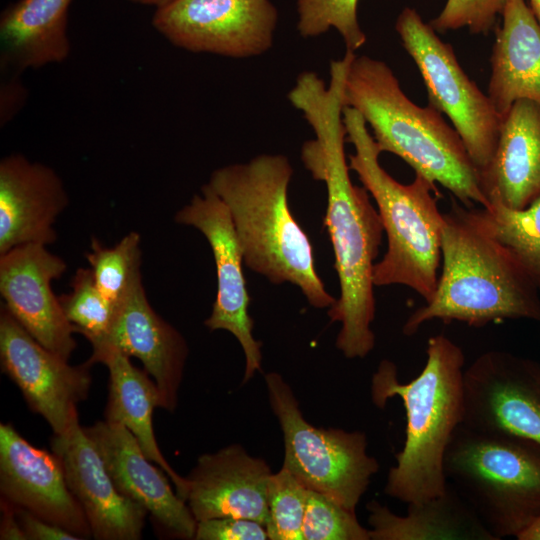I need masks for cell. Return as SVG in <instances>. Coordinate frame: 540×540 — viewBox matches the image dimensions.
Listing matches in <instances>:
<instances>
[{
    "label": "cell",
    "instance_id": "6da1fadb",
    "mask_svg": "<svg viewBox=\"0 0 540 540\" xmlns=\"http://www.w3.org/2000/svg\"><path fill=\"white\" fill-rule=\"evenodd\" d=\"M346 66L330 65L328 86L314 72H302L288 93L314 131L301 149L305 168L327 191L324 226L334 253L340 294L328 309L331 322L341 324L336 347L346 358H364L375 346L373 268L384 232L378 210L364 187L355 185L345 154L343 119Z\"/></svg>",
    "mask_w": 540,
    "mask_h": 540
},
{
    "label": "cell",
    "instance_id": "7a4b0ae2",
    "mask_svg": "<svg viewBox=\"0 0 540 540\" xmlns=\"http://www.w3.org/2000/svg\"><path fill=\"white\" fill-rule=\"evenodd\" d=\"M426 363L413 380L402 383L396 365L382 360L371 379L372 402L380 409L399 397L406 412V438L395 455L384 492L404 503L442 495L447 447L464 417L463 350L443 334L427 341Z\"/></svg>",
    "mask_w": 540,
    "mask_h": 540
},
{
    "label": "cell",
    "instance_id": "3957f363",
    "mask_svg": "<svg viewBox=\"0 0 540 540\" xmlns=\"http://www.w3.org/2000/svg\"><path fill=\"white\" fill-rule=\"evenodd\" d=\"M292 175L286 156L261 154L216 169L207 184L230 213L244 264L273 284L297 286L311 306L329 309L337 298L318 275L310 239L289 207Z\"/></svg>",
    "mask_w": 540,
    "mask_h": 540
},
{
    "label": "cell",
    "instance_id": "277c9868",
    "mask_svg": "<svg viewBox=\"0 0 540 540\" xmlns=\"http://www.w3.org/2000/svg\"><path fill=\"white\" fill-rule=\"evenodd\" d=\"M441 263L432 297L403 325L406 336L433 320L483 327L504 320L540 322L539 288L515 257L452 200L444 213Z\"/></svg>",
    "mask_w": 540,
    "mask_h": 540
},
{
    "label": "cell",
    "instance_id": "5b68a950",
    "mask_svg": "<svg viewBox=\"0 0 540 540\" xmlns=\"http://www.w3.org/2000/svg\"><path fill=\"white\" fill-rule=\"evenodd\" d=\"M343 101L370 126L381 153L400 157L415 174L439 183L466 207L489 206L457 131L432 105L412 102L384 61L355 54L346 71Z\"/></svg>",
    "mask_w": 540,
    "mask_h": 540
},
{
    "label": "cell",
    "instance_id": "8992f818",
    "mask_svg": "<svg viewBox=\"0 0 540 540\" xmlns=\"http://www.w3.org/2000/svg\"><path fill=\"white\" fill-rule=\"evenodd\" d=\"M343 119L355 150L349 169L373 197L387 237V250L373 268L374 286H406L426 302L435 292L441 263L440 193L419 174L409 184L395 180L380 165L381 151L361 114L345 106Z\"/></svg>",
    "mask_w": 540,
    "mask_h": 540
},
{
    "label": "cell",
    "instance_id": "52a82bcc",
    "mask_svg": "<svg viewBox=\"0 0 540 540\" xmlns=\"http://www.w3.org/2000/svg\"><path fill=\"white\" fill-rule=\"evenodd\" d=\"M447 482L497 540L540 517V444L461 424L445 453Z\"/></svg>",
    "mask_w": 540,
    "mask_h": 540
},
{
    "label": "cell",
    "instance_id": "ba28073f",
    "mask_svg": "<svg viewBox=\"0 0 540 540\" xmlns=\"http://www.w3.org/2000/svg\"><path fill=\"white\" fill-rule=\"evenodd\" d=\"M265 383L283 434L282 467L307 489L355 512L379 469L376 458L367 452L366 434L314 427L304 418L291 387L279 373L266 374Z\"/></svg>",
    "mask_w": 540,
    "mask_h": 540
},
{
    "label": "cell",
    "instance_id": "9c48e42d",
    "mask_svg": "<svg viewBox=\"0 0 540 540\" xmlns=\"http://www.w3.org/2000/svg\"><path fill=\"white\" fill-rule=\"evenodd\" d=\"M395 29L424 81L429 104L447 115L478 173L490 163L502 117L488 95L460 66L449 43L410 7L399 14Z\"/></svg>",
    "mask_w": 540,
    "mask_h": 540
},
{
    "label": "cell",
    "instance_id": "30bf717a",
    "mask_svg": "<svg viewBox=\"0 0 540 540\" xmlns=\"http://www.w3.org/2000/svg\"><path fill=\"white\" fill-rule=\"evenodd\" d=\"M278 11L270 0H173L152 23L173 45L194 53L249 58L273 45Z\"/></svg>",
    "mask_w": 540,
    "mask_h": 540
},
{
    "label": "cell",
    "instance_id": "8fae6325",
    "mask_svg": "<svg viewBox=\"0 0 540 540\" xmlns=\"http://www.w3.org/2000/svg\"><path fill=\"white\" fill-rule=\"evenodd\" d=\"M462 424L540 444V363L503 350L479 355L464 370Z\"/></svg>",
    "mask_w": 540,
    "mask_h": 540
},
{
    "label": "cell",
    "instance_id": "7c38bea8",
    "mask_svg": "<svg viewBox=\"0 0 540 540\" xmlns=\"http://www.w3.org/2000/svg\"><path fill=\"white\" fill-rule=\"evenodd\" d=\"M175 221L199 230L210 245L216 266L217 293L204 324L211 331L226 330L238 340L245 356V383L261 371L262 343L253 335L244 261L230 213L205 184L201 193L176 213Z\"/></svg>",
    "mask_w": 540,
    "mask_h": 540
},
{
    "label": "cell",
    "instance_id": "4fadbf2b",
    "mask_svg": "<svg viewBox=\"0 0 540 540\" xmlns=\"http://www.w3.org/2000/svg\"><path fill=\"white\" fill-rule=\"evenodd\" d=\"M1 369L20 389L28 406L41 415L54 434L78 420L77 406L88 396L92 376L89 361L68 360L37 342L4 306L0 311Z\"/></svg>",
    "mask_w": 540,
    "mask_h": 540
},
{
    "label": "cell",
    "instance_id": "5bb4252c",
    "mask_svg": "<svg viewBox=\"0 0 540 540\" xmlns=\"http://www.w3.org/2000/svg\"><path fill=\"white\" fill-rule=\"evenodd\" d=\"M66 271L65 261L46 245L25 244L0 255L4 306L42 346L69 360L77 344L51 282Z\"/></svg>",
    "mask_w": 540,
    "mask_h": 540
},
{
    "label": "cell",
    "instance_id": "9a60e30c",
    "mask_svg": "<svg viewBox=\"0 0 540 540\" xmlns=\"http://www.w3.org/2000/svg\"><path fill=\"white\" fill-rule=\"evenodd\" d=\"M1 498L86 539L91 530L68 488L59 458L33 446L10 423L0 425Z\"/></svg>",
    "mask_w": 540,
    "mask_h": 540
},
{
    "label": "cell",
    "instance_id": "2e32d148",
    "mask_svg": "<svg viewBox=\"0 0 540 540\" xmlns=\"http://www.w3.org/2000/svg\"><path fill=\"white\" fill-rule=\"evenodd\" d=\"M50 446L86 516L91 536L97 540L141 539L147 510L118 491L79 419L64 433L54 434Z\"/></svg>",
    "mask_w": 540,
    "mask_h": 540
},
{
    "label": "cell",
    "instance_id": "e0dca14e",
    "mask_svg": "<svg viewBox=\"0 0 540 540\" xmlns=\"http://www.w3.org/2000/svg\"><path fill=\"white\" fill-rule=\"evenodd\" d=\"M83 429L122 495L143 506L169 535L194 539L197 521L187 503L174 492L168 475L145 455L125 426L104 420Z\"/></svg>",
    "mask_w": 540,
    "mask_h": 540
},
{
    "label": "cell",
    "instance_id": "ac0fdd59",
    "mask_svg": "<svg viewBox=\"0 0 540 540\" xmlns=\"http://www.w3.org/2000/svg\"><path fill=\"white\" fill-rule=\"evenodd\" d=\"M272 475L262 458L232 444L198 457L187 480V503L195 520L236 517L266 526L267 486Z\"/></svg>",
    "mask_w": 540,
    "mask_h": 540
},
{
    "label": "cell",
    "instance_id": "d6986e66",
    "mask_svg": "<svg viewBox=\"0 0 540 540\" xmlns=\"http://www.w3.org/2000/svg\"><path fill=\"white\" fill-rule=\"evenodd\" d=\"M68 205L57 173L20 154L0 162V255L25 244L57 239L54 223Z\"/></svg>",
    "mask_w": 540,
    "mask_h": 540
},
{
    "label": "cell",
    "instance_id": "ffe728a7",
    "mask_svg": "<svg viewBox=\"0 0 540 540\" xmlns=\"http://www.w3.org/2000/svg\"><path fill=\"white\" fill-rule=\"evenodd\" d=\"M104 347L138 358L159 390L160 408L175 410L188 345L181 333L153 310L143 284L123 302L110 332L92 350Z\"/></svg>",
    "mask_w": 540,
    "mask_h": 540
},
{
    "label": "cell",
    "instance_id": "44dd1931",
    "mask_svg": "<svg viewBox=\"0 0 540 540\" xmlns=\"http://www.w3.org/2000/svg\"><path fill=\"white\" fill-rule=\"evenodd\" d=\"M490 203L521 209L540 196V104L516 101L502 118L494 155L478 173Z\"/></svg>",
    "mask_w": 540,
    "mask_h": 540
},
{
    "label": "cell",
    "instance_id": "7402d4cb",
    "mask_svg": "<svg viewBox=\"0 0 540 540\" xmlns=\"http://www.w3.org/2000/svg\"><path fill=\"white\" fill-rule=\"evenodd\" d=\"M501 16L487 95L503 118L518 100L540 104V23L525 0H508Z\"/></svg>",
    "mask_w": 540,
    "mask_h": 540
},
{
    "label": "cell",
    "instance_id": "603a6c76",
    "mask_svg": "<svg viewBox=\"0 0 540 540\" xmlns=\"http://www.w3.org/2000/svg\"><path fill=\"white\" fill-rule=\"evenodd\" d=\"M123 352L104 347L92 350L88 361L103 363L109 371L105 420L125 426L136 438L145 455L168 475L176 493L185 500L186 477L180 476L167 462L158 446L152 423L153 410L161 398L153 379L134 366Z\"/></svg>",
    "mask_w": 540,
    "mask_h": 540
},
{
    "label": "cell",
    "instance_id": "cb8c5ba5",
    "mask_svg": "<svg viewBox=\"0 0 540 540\" xmlns=\"http://www.w3.org/2000/svg\"><path fill=\"white\" fill-rule=\"evenodd\" d=\"M366 508L370 540H497L449 483L442 495L408 504L406 516L376 500Z\"/></svg>",
    "mask_w": 540,
    "mask_h": 540
},
{
    "label": "cell",
    "instance_id": "d4e9b609",
    "mask_svg": "<svg viewBox=\"0 0 540 540\" xmlns=\"http://www.w3.org/2000/svg\"><path fill=\"white\" fill-rule=\"evenodd\" d=\"M72 0H18L0 17L2 60L19 70L61 62L70 52Z\"/></svg>",
    "mask_w": 540,
    "mask_h": 540
},
{
    "label": "cell",
    "instance_id": "484cf974",
    "mask_svg": "<svg viewBox=\"0 0 540 540\" xmlns=\"http://www.w3.org/2000/svg\"><path fill=\"white\" fill-rule=\"evenodd\" d=\"M476 222L520 263L540 289V196L521 209L493 202L471 207Z\"/></svg>",
    "mask_w": 540,
    "mask_h": 540
},
{
    "label": "cell",
    "instance_id": "4316f807",
    "mask_svg": "<svg viewBox=\"0 0 540 540\" xmlns=\"http://www.w3.org/2000/svg\"><path fill=\"white\" fill-rule=\"evenodd\" d=\"M141 237L131 231L113 247H105L92 238L85 257L100 292L118 310L142 284Z\"/></svg>",
    "mask_w": 540,
    "mask_h": 540
},
{
    "label": "cell",
    "instance_id": "83f0119b",
    "mask_svg": "<svg viewBox=\"0 0 540 540\" xmlns=\"http://www.w3.org/2000/svg\"><path fill=\"white\" fill-rule=\"evenodd\" d=\"M71 292L59 297L67 320L91 346L101 343L110 332L118 310L95 284L90 268H79L71 280Z\"/></svg>",
    "mask_w": 540,
    "mask_h": 540
},
{
    "label": "cell",
    "instance_id": "f1b7e54d",
    "mask_svg": "<svg viewBox=\"0 0 540 540\" xmlns=\"http://www.w3.org/2000/svg\"><path fill=\"white\" fill-rule=\"evenodd\" d=\"M308 489L287 469L272 473L267 486L270 540H302Z\"/></svg>",
    "mask_w": 540,
    "mask_h": 540
},
{
    "label": "cell",
    "instance_id": "f546056e",
    "mask_svg": "<svg viewBox=\"0 0 540 540\" xmlns=\"http://www.w3.org/2000/svg\"><path fill=\"white\" fill-rule=\"evenodd\" d=\"M359 0H297V30L301 37L320 36L331 28L338 31L346 50L355 52L366 42L357 17Z\"/></svg>",
    "mask_w": 540,
    "mask_h": 540
},
{
    "label": "cell",
    "instance_id": "4dcf8cb0",
    "mask_svg": "<svg viewBox=\"0 0 540 540\" xmlns=\"http://www.w3.org/2000/svg\"><path fill=\"white\" fill-rule=\"evenodd\" d=\"M302 540H370L356 513L331 497L308 489Z\"/></svg>",
    "mask_w": 540,
    "mask_h": 540
},
{
    "label": "cell",
    "instance_id": "1f68e13d",
    "mask_svg": "<svg viewBox=\"0 0 540 540\" xmlns=\"http://www.w3.org/2000/svg\"><path fill=\"white\" fill-rule=\"evenodd\" d=\"M508 0H447L440 14L430 20L436 32L467 27L473 34H486L495 25Z\"/></svg>",
    "mask_w": 540,
    "mask_h": 540
},
{
    "label": "cell",
    "instance_id": "d6a6232c",
    "mask_svg": "<svg viewBox=\"0 0 540 540\" xmlns=\"http://www.w3.org/2000/svg\"><path fill=\"white\" fill-rule=\"evenodd\" d=\"M195 540H266V526L246 518L222 517L197 522Z\"/></svg>",
    "mask_w": 540,
    "mask_h": 540
},
{
    "label": "cell",
    "instance_id": "836d02e7",
    "mask_svg": "<svg viewBox=\"0 0 540 540\" xmlns=\"http://www.w3.org/2000/svg\"><path fill=\"white\" fill-rule=\"evenodd\" d=\"M14 507L26 540H80L78 536L62 527L45 521L23 508Z\"/></svg>",
    "mask_w": 540,
    "mask_h": 540
},
{
    "label": "cell",
    "instance_id": "e575fe53",
    "mask_svg": "<svg viewBox=\"0 0 540 540\" xmlns=\"http://www.w3.org/2000/svg\"><path fill=\"white\" fill-rule=\"evenodd\" d=\"M1 514L0 539L26 540L17 519L14 505L3 498H1Z\"/></svg>",
    "mask_w": 540,
    "mask_h": 540
},
{
    "label": "cell",
    "instance_id": "d590c367",
    "mask_svg": "<svg viewBox=\"0 0 540 540\" xmlns=\"http://www.w3.org/2000/svg\"><path fill=\"white\" fill-rule=\"evenodd\" d=\"M517 540H540V517L535 519L517 537Z\"/></svg>",
    "mask_w": 540,
    "mask_h": 540
},
{
    "label": "cell",
    "instance_id": "8d00e7d4",
    "mask_svg": "<svg viewBox=\"0 0 540 540\" xmlns=\"http://www.w3.org/2000/svg\"><path fill=\"white\" fill-rule=\"evenodd\" d=\"M132 2H135V3H139V4H143V5H152V6H156L157 8L159 7H162L166 4H168L169 2L173 1V0H130Z\"/></svg>",
    "mask_w": 540,
    "mask_h": 540
},
{
    "label": "cell",
    "instance_id": "74e56055",
    "mask_svg": "<svg viewBox=\"0 0 540 540\" xmlns=\"http://www.w3.org/2000/svg\"><path fill=\"white\" fill-rule=\"evenodd\" d=\"M529 2L535 17L540 23V0H529Z\"/></svg>",
    "mask_w": 540,
    "mask_h": 540
}]
</instances>
